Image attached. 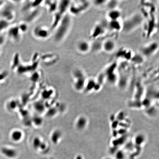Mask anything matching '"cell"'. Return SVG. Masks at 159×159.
Returning a JSON list of instances; mask_svg holds the SVG:
<instances>
[{
    "mask_svg": "<svg viewBox=\"0 0 159 159\" xmlns=\"http://www.w3.org/2000/svg\"><path fill=\"white\" fill-rule=\"evenodd\" d=\"M106 28H107L105 27V26L102 23L98 24L93 28L91 34V36L95 39H98V38L101 36L105 34L106 31Z\"/></svg>",
    "mask_w": 159,
    "mask_h": 159,
    "instance_id": "obj_14",
    "label": "cell"
},
{
    "mask_svg": "<svg viewBox=\"0 0 159 159\" xmlns=\"http://www.w3.org/2000/svg\"><path fill=\"white\" fill-rule=\"evenodd\" d=\"M143 57L140 54L133 55L131 59L133 62L135 63H141L143 62Z\"/></svg>",
    "mask_w": 159,
    "mask_h": 159,
    "instance_id": "obj_27",
    "label": "cell"
},
{
    "mask_svg": "<svg viewBox=\"0 0 159 159\" xmlns=\"http://www.w3.org/2000/svg\"><path fill=\"white\" fill-rule=\"evenodd\" d=\"M108 27L113 31H119L122 29V24L119 20L109 21Z\"/></svg>",
    "mask_w": 159,
    "mask_h": 159,
    "instance_id": "obj_21",
    "label": "cell"
},
{
    "mask_svg": "<svg viewBox=\"0 0 159 159\" xmlns=\"http://www.w3.org/2000/svg\"><path fill=\"white\" fill-rule=\"evenodd\" d=\"M2 16L3 19L10 22L14 19L15 17V13L12 6H7L2 12Z\"/></svg>",
    "mask_w": 159,
    "mask_h": 159,
    "instance_id": "obj_12",
    "label": "cell"
},
{
    "mask_svg": "<svg viewBox=\"0 0 159 159\" xmlns=\"http://www.w3.org/2000/svg\"><path fill=\"white\" fill-rule=\"evenodd\" d=\"M9 22L4 19L0 20V32L9 28Z\"/></svg>",
    "mask_w": 159,
    "mask_h": 159,
    "instance_id": "obj_26",
    "label": "cell"
},
{
    "mask_svg": "<svg viewBox=\"0 0 159 159\" xmlns=\"http://www.w3.org/2000/svg\"><path fill=\"white\" fill-rule=\"evenodd\" d=\"M35 110H36L38 112L42 111L44 110V106L43 103L40 102H37L34 105Z\"/></svg>",
    "mask_w": 159,
    "mask_h": 159,
    "instance_id": "obj_31",
    "label": "cell"
},
{
    "mask_svg": "<svg viewBox=\"0 0 159 159\" xmlns=\"http://www.w3.org/2000/svg\"><path fill=\"white\" fill-rule=\"evenodd\" d=\"M118 1H111L107 2V6L108 7L110 10L117 9V6L118 4Z\"/></svg>",
    "mask_w": 159,
    "mask_h": 159,
    "instance_id": "obj_29",
    "label": "cell"
},
{
    "mask_svg": "<svg viewBox=\"0 0 159 159\" xmlns=\"http://www.w3.org/2000/svg\"><path fill=\"white\" fill-rule=\"evenodd\" d=\"M90 4V3L87 1H71L68 13L71 16L79 15L86 11Z\"/></svg>",
    "mask_w": 159,
    "mask_h": 159,
    "instance_id": "obj_4",
    "label": "cell"
},
{
    "mask_svg": "<svg viewBox=\"0 0 159 159\" xmlns=\"http://www.w3.org/2000/svg\"><path fill=\"white\" fill-rule=\"evenodd\" d=\"M158 47V43L156 42H153L143 47L141 52L144 56H150L156 52Z\"/></svg>",
    "mask_w": 159,
    "mask_h": 159,
    "instance_id": "obj_9",
    "label": "cell"
},
{
    "mask_svg": "<svg viewBox=\"0 0 159 159\" xmlns=\"http://www.w3.org/2000/svg\"><path fill=\"white\" fill-rule=\"evenodd\" d=\"M107 2L105 1H94V4L97 6H101L105 4H107Z\"/></svg>",
    "mask_w": 159,
    "mask_h": 159,
    "instance_id": "obj_32",
    "label": "cell"
},
{
    "mask_svg": "<svg viewBox=\"0 0 159 159\" xmlns=\"http://www.w3.org/2000/svg\"><path fill=\"white\" fill-rule=\"evenodd\" d=\"M72 21V16L68 12L54 30V38L56 42H61L66 38L71 31Z\"/></svg>",
    "mask_w": 159,
    "mask_h": 159,
    "instance_id": "obj_1",
    "label": "cell"
},
{
    "mask_svg": "<svg viewBox=\"0 0 159 159\" xmlns=\"http://www.w3.org/2000/svg\"><path fill=\"white\" fill-rule=\"evenodd\" d=\"M141 14L136 13L126 19L122 23V29L125 32H130L141 25L143 21Z\"/></svg>",
    "mask_w": 159,
    "mask_h": 159,
    "instance_id": "obj_3",
    "label": "cell"
},
{
    "mask_svg": "<svg viewBox=\"0 0 159 159\" xmlns=\"http://www.w3.org/2000/svg\"><path fill=\"white\" fill-rule=\"evenodd\" d=\"M0 152L4 157L9 159L15 158L18 155V152L16 150L10 147H2L1 149Z\"/></svg>",
    "mask_w": 159,
    "mask_h": 159,
    "instance_id": "obj_10",
    "label": "cell"
},
{
    "mask_svg": "<svg viewBox=\"0 0 159 159\" xmlns=\"http://www.w3.org/2000/svg\"><path fill=\"white\" fill-rule=\"evenodd\" d=\"M74 78V85L76 90H80L85 88L86 83V76L81 69L77 68L73 73Z\"/></svg>",
    "mask_w": 159,
    "mask_h": 159,
    "instance_id": "obj_6",
    "label": "cell"
},
{
    "mask_svg": "<svg viewBox=\"0 0 159 159\" xmlns=\"http://www.w3.org/2000/svg\"><path fill=\"white\" fill-rule=\"evenodd\" d=\"M43 4L48 12L53 14L56 11L58 7V1H43Z\"/></svg>",
    "mask_w": 159,
    "mask_h": 159,
    "instance_id": "obj_18",
    "label": "cell"
},
{
    "mask_svg": "<svg viewBox=\"0 0 159 159\" xmlns=\"http://www.w3.org/2000/svg\"><path fill=\"white\" fill-rule=\"evenodd\" d=\"M22 35L23 34L21 33L17 24L12 26L8 28V36L15 42L17 43L20 41Z\"/></svg>",
    "mask_w": 159,
    "mask_h": 159,
    "instance_id": "obj_7",
    "label": "cell"
},
{
    "mask_svg": "<svg viewBox=\"0 0 159 159\" xmlns=\"http://www.w3.org/2000/svg\"><path fill=\"white\" fill-rule=\"evenodd\" d=\"M88 123V119L86 117L83 116H79L76 121V127L79 130H84L87 125Z\"/></svg>",
    "mask_w": 159,
    "mask_h": 159,
    "instance_id": "obj_16",
    "label": "cell"
},
{
    "mask_svg": "<svg viewBox=\"0 0 159 159\" xmlns=\"http://www.w3.org/2000/svg\"><path fill=\"white\" fill-rule=\"evenodd\" d=\"M43 1H28L24 3L22 8L23 12L26 13L28 11L40 7L42 4Z\"/></svg>",
    "mask_w": 159,
    "mask_h": 159,
    "instance_id": "obj_13",
    "label": "cell"
},
{
    "mask_svg": "<svg viewBox=\"0 0 159 159\" xmlns=\"http://www.w3.org/2000/svg\"><path fill=\"white\" fill-rule=\"evenodd\" d=\"M24 134L21 130L15 129L12 131L10 134V138L13 142H20L23 139Z\"/></svg>",
    "mask_w": 159,
    "mask_h": 159,
    "instance_id": "obj_17",
    "label": "cell"
},
{
    "mask_svg": "<svg viewBox=\"0 0 159 159\" xmlns=\"http://www.w3.org/2000/svg\"><path fill=\"white\" fill-rule=\"evenodd\" d=\"M76 48L80 53L86 54L91 51V43L86 40H81L77 43Z\"/></svg>",
    "mask_w": 159,
    "mask_h": 159,
    "instance_id": "obj_11",
    "label": "cell"
},
{
    "mask_svg": "<svg viewBox=\"0 0 159 159\" xmlns=\"http://www.w3.org/2000/svg\"><path fill=\"white\" fill-rule=\"evenodd\" d=\"M103 159H113L112 158H111V157H105L103 158Z\"/></svg>",
    "mask_w": 159,
    "mask_h": 159,
    "instance_id": "obj_35",
    "label": "cell"
},
{
    "mask_svg": "<svg viewBox=\"0 0 159 159\" xmlns=\"http://www.w3.org/2000/svg\"><path fill=\"white\" fill-rule=\"evenodd\" d=\"M107 16L110 21L119 20L121 17V12L118 9H112L109 11Z\"/></svg>",
    "mask_w": 159,
    "mask_h": 159,
    "instance_id": "obj_20",
    "label": "cell"
},
{
    "mask_svg": "<svg viewBox=\"0 0 159 159\" xmlns=\"http://www.w3.org/2000/svg\"><path fill=\"white\" fill-rule=\"evenodd\" d=\"M5 42V38L3 35H0V45H3Z\"/></svg>",
    "mask_w": 159,
    "mask_h": 159,
    "instance_id": "obj_33",
    "label": "cell"
},
{
    "mask_svg": "<svg viewBox=\"0 0 159 159\" xmlns=\"http://www.w3.org/2000/svg\"><path fill=\"white\" fill-rule=\"evenodd\" d=\"M17 25L23 34L27 33L28 29V23L23 21V22H20Z\"/></svg>",
    "mask_w": 159,
    "mask_h": 159,
    "instance_id": "obj_24",
    "label": "cell"
},
{
    "mask_svg": "<svg viewBox=\"0 0 159 159\" xmlns=\"http://www.w3.org/2000/svg\"><path fill=\"white\" fill-rule=\"evenodd\" d=\"M46 143L42 141L39 137H35L33 140V146L36 150H42L45 147Z\"/></svg>",
    "mask_w": 159,
    "mask_h": 159,
    "instance_id": "obj_19",
    "label": "cell"
},
{
    "mask_svg": "<svg viewBox=\"0 0 159 159\" xmlns=\"http://www.w3.org/2000/svg\"><path fill=\"white\" fill-rule=\"evenodd\" d=\"M116 47V43L113 39H108L102 42V49L107 53L112 52Z\"/></svg>",
    "mask_w": 159,
    "mask_h": 159,
    "instance_id": "obj_15",
    "label": "cell"
},
{
    "mask_svg": "<svg viewBox=\"0 0 159 159\" xmlns=\"http://www.w3.org/2000/svg\"><path fill=\"white\" fill-rule=\"evenodd\" d=\"M114 159H125L126 155L124 151L121 150H116L114 153Z\"/></svg>",
    "mask_w": 159,
    "mask_h": 159,
    "instance_id": "obj_25",
    "label": "cell"
},
{
    "mask_svg": "<svg viewBox=\"0 0 159 159\" xmlns=\"http://www.w3.org/2000/svg\"><path fill=\"white\" fill-rule=\"evenodd\" d=\"M50 28L43 25H38L34 28L32 31L33 36L40 40H45L49 38L51 34Z\"/></svg>",
    "mask_w": 159,
    "mask_h": 159,
    "instance_id": "obj_5",
    "label": "cell"
},
{
    "mask_svg": "<svg viewBox=\"0 0 159 159\" xmlns=\"http://www.w3.org/2000/svg\"><path fill=\"white\" fill-rule=\"evenodd\" d=\"M75 159H83V157H82L81 155H78L77 156H76Z\"/></svg>",
    "mask_w": 159,
    "mask_h": 159,
    "instance_id": "obj_34",
    "label": "cell"
},
{
    "mask_svg": "<svg viewBox=\"0 0 159 159\" xmlns=\"http://www.w3.org/2000/svg\"><path fill=\"white\" fill-rule=\"evenodd\" d=\"M17 103L14 100H12L7 103V109L9 110H14L17 107Z\"/></svg>",
    "mask_w": 159,
    "mask_h": 159,
    "instance_id": "obj_28",
    "label": "cell"
},
{
    "mask_svg": "<svg viewBox=\"0 0 159 159\" xmlns=\"http://www.w3.org/2000/svg\"><path fill=\"white\" fill-rule=\"evenodd\" d=\"M71 1H58V7L53 14L51 29L54 30L64 17L68 13Z\"/></svg>",
    "mask_w": 159,
    "mask_h": 159,
    "instance_id": "obj_2",
    "label": "cell"
},
{
    "mask_svg": "<svg viewBox=\"0 0 159 159\" xmlns=\"http://www.w3.org/2000/svg\"><path fill=\"white\" fill-rule=\"evenodd\" d=\"M62 137L61 132L59 130H54L51 134V141L54 144H58L61 139Z\"/></svg>",
    "mask_w": 159,
    "mask_h": 159,
    "instance_id": "obj_22",
    "label": "cell"
},
{
    "mask_svg": "<svg viewBox=\"0 0 159 159\" xmlns=\"http://www.w3.org/2000/svg\"><path fill=\"white\" fill-rule=\"evenodd\" d=\"M102 42L100 41H95L92 44H91V51L98 52L102 49Z\"/></svg>",
    "mask_w": 159,
    "mask_h": 159,
    "instance_id": "obj_23",
    "label": "cell"
},
{
    "mask_svg": "<svg viewBox=\"0 0 159 159\" xmlns=\"http://www.w3.org/2000/svg\"><path fill=\"white\" fill-rule=\"evenodd\" d=\"M41 12L40 7L28 11L25 13V14L24 17V21L28 24L34 22L38 18L41 13Z\"/></svg>",
    "mask_w": 159,
    "mask_h": 159,
    "instance_id": "obj_8",
    "label": "cell"
},
{
    "mask_svg": "<svg viewBox=\"0 0 159 159\" xmlns=\"http://www.w3.org/2000/svg\"><path fill=\"white\" fill-rule=\"evenodd\" d=\"M42 119L39 117H35L33 120V123L37 126H40L42 124Z\"/></svg>",
    "mask_w": 159,
    "mask_h": 159,
    "instance_id": "obj_30",
    "label": "cell"
}]
</instances>
